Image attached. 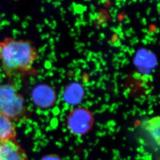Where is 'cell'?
Wrapping results in <instances>:
<instances>
[{
  "label": "cell",
  "instance_id": "ba28073f",
  "mask_svg": "<svg viewBox=\"0 0 160 160\" xmlns=\"http://www.w3.org/2000/svg\"><path fill=\"white\" fill-rule=\"evenodd\" d=\"M16 135L17 132L14 122L0 113V142L16 140Z\"/></svg>",
  "mask_w": 160,
  "mask_h": 160
},
{
  "label": "cell",
  "instance_id": "52a82bcc",
  "mask_svg": "<svg viewBox=\"0 0 160 160\" xmlns=\"http://www.w3.org/2000/svg\"><path fill=\"white\" fill-rule=\"evenodd\" d=\"M85 91L80 83L71 82L65 87L63 93L64 101L68 104L77 105L82 102Z\"/></svg>",
  "mask_w": 160,
  "mask_h": 160
},
{
  "label": "cell",
  "instance_id": "30bf717a",
  "mask_svg": "<svg viewBox=\"0 0 160 160\" xmlns=\"http://www.w3.org/2000/svg\"><path fill=\"white\" fill-rule=\"evenodd\" d=\"M41 160H62V159L57 154H52L44 157Z\"/></svg>",
  "mask_w": 160,
  "mask_h": 160
},
{
  "label": "cell",
  "instance_id": "277c9868",
  "mask_svg": "<svg viewBox=\"0 0 160 160\" xmlns=\"http://www.w3.org/2000/svg\"><path fill=\"white\" fill-rule=\"evenodd\" d=\"M152 86V79L151 76L134 72L127 80V92L135 97H143L151 92Z\"/></svg>",
  "mask_w": 160,
  "mask_h": 160
},
{
  "label": "cell",
  "instance_id": "3957f363",
  "mask_svg": "<svg viewBox=\"0 0 160 160\" xmlns=\"http://www.w3.org/2000/svg\"><path fill=\"white\" fill-rule=\"evenodd\" d=\"M94 122L92 112L85 107H78L72 110L67 118L68 130L73 134L82 136L92 129Z\"/></svg>",
  "mask_w": 160,
  "mask_h": 160
},
{
  "label": "cell",
  "instance_id": "8992f818",
  "mask_svg": "<svg viewBox=\"0 0 160 160\" xmlns=\"http://www.w3.org/2000/svg\"><path fill=\"white\" fill-rule=\"evenodd\" d=\"M0 160H28V158L16 140H9L0 142Z\"/></svg>",
  "mask_w": 160,
  "mask_h": 160
},
{
  "label": "cell",
  "instance_id": "9c48e42d",
  "mask_svg": "<svg viewBox=\"0 0 160 160\" xmlns=\"http://www.w3.org/2000/svg\"><path fill=\"white\" fill-rule=\"evenodd\" d=\"M145 128L149 133L151 138L159 144L160 141V118L159 117H153L144 122L143 123Z\"/></svg>",
  "mask_w": 160,
  "mask_h": 160
},
{
  "label": "cell",
  "instance_id": "7a4b0ae2",
  "mask_svg": "<svg viewBox=\"0 0 160 160\" xmlns=\"http://www.w3.org/2000/svg\"><path fill=\"white\" fill-rule=\"evenodd\" d=\"M0 113L13 122L20 123L27 118V106L24 97L15 85H0Z\"/></svg>",
  "mask_w": 160,
  "mask_h": 160
},
{
  "label": "cell",
  "instance_id": "6da1fadb",
  "mask_svg": "<svg viewBox=\"0 0 160 160\" xmlns=\"http://www.w3.org/2000/svg\"><path fill=\"white\" fill-rule=\"evenodd\" d=\"M38 52L30 41L6 38L0 42V63L7 77L31 71Z\"/></svg>",
  "mask_w": 160,
  "mask_h": 160
},
{
  "label": "cell",
  "instance_id": "5b68a950",
  "mask_svg": "<svg viewBox=\"0 0 160 160\" xmlns=\"http://www.w3.org/2000/svg\"><path fill=\"white\" fill-rule=\"evenodd\" d=\"M32 96L35 105L42 109L49 108L53 106L57 98L54 89L46 84L36 87L33 91Z\"/></svg>",
  "mask_w": 160,
  "mask_h": 160
}]
</instances>
